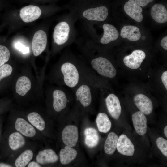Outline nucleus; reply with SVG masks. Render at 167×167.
I'll list each match as a JSON object with an SVG mask.
<instances>
[{
    "label": "nucleus",
    "mask_w": 167,
    "mask_h": 167,
    "mask_svg": "<svg viewBox=\"0 0 167 167\" xmlns=\"http://www.w3.org/2000/svg\"><path fill=\"white\" fill-rule=\"evenodd\" d=\"M140 6L144 7L154 0H134Z\"/></svg>",
    "instance_id": "obj_31"
},
{
    "label": "nucleus",
    "mask_w": 167,
    "mask_h": 167,
    "mask_svg": "<svg viewBox=\"0 0 167 167\" xmlns=\"http://www.w3.org/2000/svg\"><path fill=\"white\" fill-rule=\"evenodd\" d=\"M103 34L98 41H89L83 40L80 38L78 39L80 43L87 48L93 49H99L101 46L106 45L116 40L118 38L119 33L116 28L113 25L107 23L104 24L102 26Z\"/></svg>",
    "instance_id": "obj_6"
},
{
    "label": "nucleus",
    "mask_w": 167,
    "mask_h": 167,
    "mask_svg": "<svg viewBox=\"0 0 167 167\" xmlns=\"http://www.w3.org/2000/svg\"><path fill=\"white\" fill-rule=\"evenodd\" d=\"M161 81L166 90H167V71H164L161 75Z\"/></svg>",
    "instance_id": "obj_32"
},
{
    "label": "nucleus",
    "mask_w": 167,
    "mask_h": 167,
    "mask_svg": "<svg viewBox=\"0 0 167 167\" xmlns=\"http://www.w3.org/2000/svg\"><path fill=\"white\" fill-rule=\"evenodd\" d=\"M161 47L165 50H167V36H166L163 38L161 42Z\"/></svg>",
    "instance_id": "obj_34"
},
{
    "label": "nucleus",
    "mask_w": 167,
    "mask_h": 167,
    "mask_svg": "<svg viewBox=\"0 0 167 167\" xmlns=\"http://www.w3.org/2000/svg\"><path fill=\"white\" fill-rule=\"evenodd\" d=\"M15 47L19 51L24 54H28L29 52V48L25 46L20 42H17L15 43Z\"/></svg>",
    "instance_id": "obj_30"
},
{
    "label": "nucleus",
    "mask_w": 167,
    "mask_h": 167,
    "mask_svg": "<svg viewBox=\"0 0 167 167\" xmlns=\"http://www.w3.org/2000/svg\"><path fill=\"white\" fill-rule=\"evenodd\" d=\"M35 159L42 165L56 163L58 160V157L53 149H45L38 151Z\"/></svg>",
    "instance_id": "obj_15"
},
{
    "label": "nucleus",
    "mask_w": 167,
    "mask_h": 167,
    "mask_svg": "<svg viewBox=\"0 0 167 167\" xmlns=\"http://www.w3.org/2000/svg\"><path fill=\"white\" fill-rule=\"evenodd\" d=\"M42 13L41 8L37 6L29 5L23 7L19 11L20 16L24 22L29 23L37 19Z\"/></svg>",
    "instance_id": "obj_11"
},
{
    "label": "nucleus",
    "mask_w": 167,
    "mask_h": 167,
    "mask_svg": "<svg viewBox=\"0 0 167 167\" xmlns=\"http://www.w3.org/2000/svg\"><path fill=\"white\" fill-rule=\"evenodd\" d=\"M41 2H54L57 1H58L60 0H35Z\"/></svg>",
    "instance_id": "obj_36"
},
{
    "label": "nucleus",
    "mask_w": 167,
    "mask_h": 167,
    "mask_svg": "<svg viewBox=\"0 0 167 167\" xmlns=\"http://www.w3.org/2000/svg\"><path fill=\"white\" fill-rule=\"evenodd\" d=\"M10 53L6 46L0 45V67L2 66L9 60Z\"/></svg>",
    "instance_id": "obj_27"
},
{
    "label": "nucleus",
    "mask_w": 167,
    "mask_h": 167,
    "mask_svg": "<svg viewBox=\"0 0 167 167\" xmlns=\"http://www.w3.org/2000/svg\"><path fill=\"white\" fill-rule=\"evenodd\" d=\"M157 146L165 156H167V140L162 137L158 138L156 140Z\"/></svg>",
    "instance_id": "obj_28"
},
{
    "label": "nucleus",
    "mask_w": 167,
    "mask_h": 167,
    "mask_svg": "<svg viewBox=\"0 0 167 167\" xmlns=\"http://www.w3.org/2000/svg\"><path fill=\"white\" fill-rule=\"evenodd\" d=\"M12 165L10 164H7L4 163H0V167H12Z\"/></svg>",
    "instance_id": "obj_35"
},
{
    "label": "nucleus",
    "mask_w": 167,
    "mask_h": 167,
    "mask_svg": "<svg viewBox=\"0 0 167 167\" xmlns=\"http://www.w3.org/2000/svg\"><path fill=\"white\" fill-rule=\"evenodd\" d=\"M116 148L120 154L126 156H132L135 151L133 143L130 139L124 134H122L118 138Z\"/></svg>",
    "instance_id": "obj_16"
},
{
    "label": "nucleus",
    "mask_w": 167,
    "mask_h": 167,
    "mask_svg": "<svg viewBox=\"0 0 167 167\" xmlns=\"http://www.w3.org/2000/svg\"><path fill=\"white\" fill-rule=\"evenodd\" d=\"M100 0H69L65 5L76 21L82 26L92 25L95 22L107 19L109 9L107 6L100 4Z\"/></svg>",
    "instance_id": "obj_2"
},
{
    "label": "nucleus",
    "mask_w": 167,
    "mask_h": 167,
    "mask_svg": "<svg viewBox=\"0 0 167 167\" xmlns=\"http://www.w3.org/2000/svg\"><path fill=\"white\" fill-rule=\"evenodd\" d=\"M70 11L62 16L55 26L53 34V42L58 50L66 48L77 39L76 22Z\"/></svg>",
    "instance_id": "obj_3"
},
{
    "label": "nucleus",
    "mask_w": 167,
    "mask_h": 167,
    "mask_svg": "<svg viewBox=\"0 0 167 167\" xmlns=\"http://www.w3.org/2000/svg\"><path fill=\"white\" fill-rule=\"evenodd\" d=\"M77 154V152L75 149L66 146L60 151V161L63 165L68 164L75 159Z\"/></svg>",
    "instance_id": "obj_23"
},
{
    "label": "nucleus",
    "mask_w": 167,
    "mask_h": 167,
    "mask_svg": "<svg viewBox=\"0 0 167 167\" xmlns=\"http://www.w3.org/2000/svg\"><path fill=\"white\" fill-rule=\"evenodd\" d=\"M71 90L67 88H55L52 91V107L56 112H59L65 109L70 101L69 97Z\"/></svg>",
    "instance_id": "obj_7"
},
{
    "label": "nucleus",
    "mask_w": 167,
    "mask_h": 167,
    "mask_svg": "<svg viewBox=\"0 0 167 167\" xmlns=\"http://www.w3.org/2000/svg\"><path fill=\"white\" fill-rule=\"evenodd\" d=\"M134 102L139 109L145 115H149L152 111L153 104L151 100L143 94L136 95L134 98Z\"/></svg>",
    "instance_id": "obj_14"
},
{
    "label": "nucleus",
    "mask_w": 167,
    "mask_h": 167,
    "mask_svg": "<svg viewBox=\"0 0 167 167\" xmlns=\"http://www.w3.org/2000/svg\"><path fill=\"white\" fill-rule=\"evenodd\" d=\"M99 86L89 82H84L71 91L76 100L84 108L90 106L92 104L93 95Z\"/></svg>",
    "instance_id": "obj_5"
},
{
    "label": "nucleus",
    "mask_w": 167,
    "mask_h": 167,
    "mask_svg": "<svg viewBox=\"0 0 167 167\" xmlns=\"http://www.w3.org/2000/svg\"><path fill=\"white\" fill-rule=\"evenodd\" d=\"M118 137L116 134L110 132L105 141L104 149L105 152L108 155H112L115 152Z\"/></svg>",
    "instance_id": "obj_26"
},
{
    "label": "nucleus",
    "mask_w": 167,
    "mask_h": 167,
    "mask_svg": "<svg viewBox=\"0 0 167 167\" xmlns=\"http://www.w3.org/2000/svg\"><path fill=\"white\" fill-rule=\"evenodd\" d=\"M84 134L85 143L88 147H94L98 144L99 136L96 129L92 127L87 128L84 131Z\"/></svg>",
    "instance_id": "obj_22"
},
{
    "label": "nucleus",
    "mask_w": 167,
    "mask_h": 167,
    "mask_svg": "<svg viewBox=\"0 0 167 167\" xmlns=\"http://www.w3.org/2000/svg\"><path fill=\"white\" fill-rule=\"evenodd\" d=\"M120 35L122 38H127L130 41H135L140 39L141 33L139 28L137 27L127 25L121 29Z\"/></svg>",
    "instance_id": "obj_20"
},
{
    "label": "nucleus",
    "mask_w": 167,
    "mask_h": 167,
    "mask_svg": "<svg viewBox=\"0 0 167 167\" xmlns=\"http://www.w3.org/2000/svg\"><path fill=\"white\" fill-rule=\"evenodd\" d=\"M164 133L165 137H167V126H166L164 130Z\"/></svg>",
    "instance_id": "obj_37"
},
{
    "label": "nucleus",
    "mask_w": 167,
    "mask_h": 167,
    "mask_svg": "<svg viewBox=\"0 0 167 167\" xmlns=\"http://www.w3.org/2000/svg\"><path fill=\"white\" fill-rule=\"evenodd\" d=\"M77 127L73 125L66 126L63 130L62 137L64 143L71 147L76 145L78 139Z\"/></svg>",
    "instance_id": "obj_12"
},
{
    "label": "nucleus",
    "mask_w": 167,
    "mask_h": 167,
    "mask_svg": "<svg viewBox=\"0 0 167 167\" xmlns=\"http://www.w3.org/2000/svg\"><path fill=\"white\" fill-rule=\"evenodd\" d=\"M28 121L42 135L46 128L44 118L39 113L32 111L24 115Z\"/></svg>",
    "instance_id": "obj_17"
},
{
    "label": "nucleus",
    "mask_w": 167,
    "mask_h": 167,
    "mask_svg": "<svg viewBox=\"0 0 167 167\" xmlns=\"http://www.w3.org/2000/svg\"><path fill=\"white\" fill-rule=\"evenodd\" d=\"M124 9L126 13L135 21L138 22L142 21V9L134 0L127 1L124 5Z\"/></svg>",
    "instance_id": "obj_18"
},
{
    "label": "nucleus",
    "mask_w": 167,
    "mask_h": 167,
    "mask_svg": "<svg viewBox=\"0 0 167 167\" xmlns=\"http://www.w3.org/2000/svg\"><path fill=\"white\" fill-rule=\"evenodd\" d=\"M145 53L139 49L135 50L129 55L126 56L123 59L125 66L132 70L139 69L146 58Z\"/></svg>",
    "instance_id": "obj_10"
},
{
    "label": "nucleus",
    "mask_w": 167,
    "mask_h": 167,
    "mask_svg": "<svg viewBox=\"0 0 167 167\" xmlns=\"http://www.w3.org/2000/svg\"><path fill=\"white\" fill-rule=\"evenodd\" d=\"M96 122L98 129L100 132L106 133L110 129L111 123L108 116L104 113L98 114Z\"/></svg>",
    "instance_id": "obj_25"
},
{
    "label": "nucleus",
    "mask_w": 167,
    "mask_h": 167,
    "mask_svg": "<svg viewBox=\"0 0 167 167\" xmlns=\"http://www.w3.org/2000/svg\"><path fill=\"white\" fill-rule=\"evenodd\" d=\"M151 15L153 19L160 23H164L167 21V11L162 4H157L152 6Z\"/></svg>",
    "instance_id": "obj_21"
},
{
    "label": "nucleus",
    "mask_w": 167,
    "mask_h": 167,
    "mask_svg": "<svg viewBox=\"0 0 167 167\" xmlns=\"http://www.w3.org/2000/svg\"><path fill=\"white\" fill-rule=\"evenodd\" d=\"M12 70V66L8 64H4L0 67V81L3 78L10 75Z\"/></svg>",
    "instance_id": "obj_29"
},
{
    "label": "nucleus",
    "mask_w": 167,
    "mask_h": 167,
    "mask_svg": "<svg viewBox=\"0 0 167 167\" xmlns=\"http://www.w3.org/2000/svg\"><path fill=\"white\" fill-rule=\"evenodd\" d=\"M35 145L27 147L23 150L14 156L12 158V165L15 167L27 166L31 161L34 156V152L36 148Z\"/></svg>",
    "instance_id": "obj_8"
},
{
    "label": "nucleus",
    "mask_w": 167,
    "mask_h": 167,
    "mask_svg": "<svg viewBox=\"0 0 167 167\" xmlns=\"http://www.w3.org/2000/svg\"><path fill=\"white\" fill-rule=\"evenodd\" d=\"M31 83L28 77L22 76L17 80L15 86L16 92L21 96H24L31 89Z\"/></svg>",
    "instance_id": "obj_24"
},
{
    "label": "nucleus",
    "mask_w": 167,
    "mask_h": 167,
    "mask_svg": "<svg viewBox=\"0 0 167 167\" xmlns=\"http://www.w3.org/2000/svg\"><path fill=\"white\" fill-rule=\"evenodd\" d=\"M0 133H1V132H0Z\"/></svg>",
    "instance_id": "obj_38"
},
{
    "label": "nucleus",
    "mask_w": 167,
    "mask_h": 167,
    "mask_svg": "<svg viewBox=\"0 0 167 167\" xmlns=\"http://www.w3.org/2000/svg\"><path fill=\"white\" fill-rule=\"evenodd\" d=\"M27 167H42L38 162L36 161H31L28 164Z\"/></svg>",
    "instance_id": "obj_33"
},
{
    "label": "nucleus",
    "mask_w": 167,
    "mask_h": 167,
    "mask_svg": "<svg viewBox=\"0 0 167 167\" xmlns=\"http://www.w3.org/2000/svg\"><path fill=\"white\" fill-rule=\"evenodd\" d=\"M133 125L136 133L143 135L147 130V120L145 114L140 111H138L132 116Z\"/></svg>",
    "instance_id": "obj_19"
},
{
    "label": "nucleus",
    "mask_w": 167,
    "mask_h": 167,
    "mask_svg": "<svg viewBox=\"0 0 167 167\" xmlns=\"http://www.w3.org/2000/svg\"><path fill=\"white\" fill-rule=\"evenodd\" d=\"M47 43V36L46 32L40 30L34 34L32 41V48L33 55H40L45 49Z\"/></svg>",
    "instance_id": "obj_9"
},
{
    "label": "nucleus",
    "mask_w": 167,
    "mask_h": 167,
    "mask_svg": "<svg viewBox=\"0 0 167 167\" xmlns=\"http://www.w3.org/2000/svg\"><path fill=\"white\" fill-rule=\"evenodd\" d=\"M12 127L30 140L39 141L42 135L28 121L24 115H15L11 118Z\"/></svg>",
    "instance_id": "obj_4"
},
{
    "label": "nucleus",
    "mask_w": 167,
    "mask_h": 167,
    "mask_svg": "<svg viewBox=\"0 0 167 167\" xmlns=\"http://www.w3.org/2000/svg\"><path fill=\"white\" fill-rule=\"evenodd\" d=\"M57 82L73 90L84 82H89L102 88L107 87L105 79L91 69L82 55H77L66 48L62 54L57 68Z\"/></svg>",
    "instance_id": "obj_1"
},
{
    "label": "nucleus",
    "mask_w": 167,
    "mask_h": 167,
    "mask_svg": "<svg viewBox=\"0 0 167 167\" xmlns=\"http://www.w3.org/2000/svg\"><path fill=\"white\" fill-rule=\"evenodd\" d=\"M105 100L109 114L114 119H118L121 113V107L118 97L115 94L110 93L107 96Z\"/></svg>",
    "instance_id": "obj_13"
}]
</instances>
